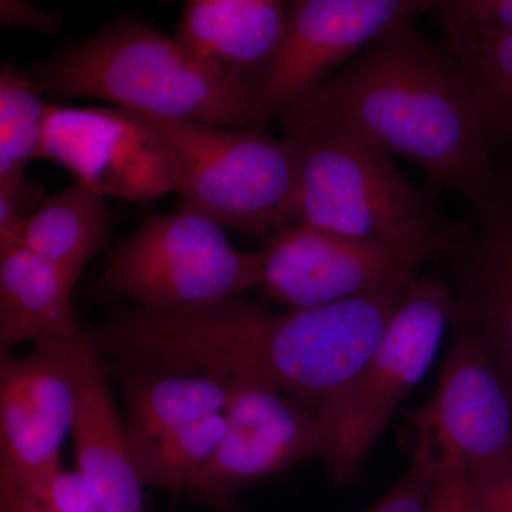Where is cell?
Listing matches in <instances>:
<instances>
[{
	"instance_id": "obj_17",
	"label": "cell",
	"mask_w": 512,
	"mask_h": 512,
	"mask_svg": "<svg viewBox=\"0 0 512 512\" xmlns=\"http://www.w3.org/2000/svg\"><path fill=\"white\" fill-rule=\"evenodd\" d=\"M76 279L18 245L0 252V353L23 342L86 335L72 305Z\"/></svg>"
},
{
	"instance_id": "obj_11",
	"label": "cell",
	"mask_w": 512,
	"mask_h": 512,
	"mask_svg": "<svg viewBox=\"0 0 512 512\" xmlns=\"http://www.w3.org/2000/svg\"><path fill=\"white\" fill-rule=\"evenodd\" d=\"M104 197L147 201L175 192L173 153L154 121L124 109L47 103L40 157Z\"/></svg>"
},
{
	"instance_id": "obj_3",
	"label": "cell",
	"mask_w": 512,
	"mask_h": 512,
	"mask_svg": "<svg viewBox=\"0 0 512 512\" xmlns=\"http://www.w3.org/2000/svg\"><path fill=\"white\" fill-rule=\"evenodd\" d=\"M23 72L59 100L90 97L158 119L261 127L251 82L140 19L111 22Z\"/></svg>"
},
{
	"instance_id": "obj_16",
	"label": "cell",
	"mask_w": 512,
	"mask_h": 512,
	"mask_svg": "<svg viewBox=\"0 0 512 512\" xmlns=\"http://www.w3.org/2000/svg\"><path fill=\"white\" fill-rule=\"evenodd\" d=\"M288 0H185L175 40L225 72L254 82L274 57Z\"/></svg>"
},
{
	"instance_id": "obj_27",
	"label": "cell",
	"mask_w": 512,
	"mask_h": 512,
	"mask_svg": "<svg viewBox=\"0 0 512 512\" xmlns=\"http://www.w3.org/2000/svg\"><path fill=\"white\" fill-rule=\"evenodd\" d=\"M470 498L467 467L437 456V470L426 512H466Z\"/></svg>"
},
{
	"instance_id": "obj_2",
	"label": "cell",
	"mask_w": 512,
	"mask_h": 512,
	"mask_svg": "<svg viewBox=\"0 0 512 512\" xmlns=\"http://www.w3.org/2000/svg\"><path fill=\"white\" fill-rule=\"evenodd\" d=\"M292 104L359 128L474 210L500 180L466 74L447 46L431 42L414 19L394 26Z\"/></svg>"
},
{
	"instance_id": "obj_31",
	"label": "cell",
	"mask_w": 512,
	"mask_h": 512,
	"mask_svg": "<svg viewBox=\"0 0 512 512\" xmlns=\"http://www.w3.org/2000/svg\"><path fill=\"white\" fill-rule=\"evenodd\" d=\"M0 512H10L8 510H2V508H0Z\"/></svg>"
},
{
	"instance_id": "obj_5",
	"label": "cell",
	"mask_w": 512,
	"mask_h": 512,
	"mask_svg": "<svg viewBox=\"0 0 512 512\" xmlns=\"http://www.w3.org/2000/svg\"><path fill=\"white\" fill-rule=\"evenodd\" d=\"M150 119L173 153L181 208L262 239L298 222V170L285 137L264 127Z\"/></svg>"
},
{
	"instance_id": "obj_20",
	"label": "cell",
	"mask_w": 512,
	"mask_h": 512,
	"mask_svg": "<svg viewBox=\"0 0 512 512\" xmlns=\"http://www.w3.org/2000/svg\"><path fill=\"white\" fill-rule=\"evenodd\" d=\"M446 42L470 83L497 167L512 168V32Z\"/></svg>"
},
{
	"instance_id": "obj_19",
	"label": "cell",
	"mask_w": 512,
	"mask_h": 512,
	"mask_svg": "<svg viewBox=\"0 0 512 512\" xmlns=\"http://www.w3.org/2000/svg\"><path fill=\"white\" fill-rule=\"evenodd\" d=\"M110 228L106 197L77 181L30 212L23 222L20 245L79 281Z\"/></svg>"
},
{
	"instance_id": "obj_7",
	"label": "cell",
	"mask_w": 512,
	"mask_h": 512,
	"mask_svg": "<svg viewBox=\"0 0 512 512\" xmlns=\"http://www.w3.org/2000/svg\"><path fill=\"white\" fill-rule=\"evenodd\" d=\"M258 281L259 252L239 251L220 225L180 208L151 215L121 242L100 286L138 308L170 309L242 295Z\"/></svg>"
},
{
	"instance_id": "obj_21",
	"label": "cell",
	"mask_w": 512,
	"mask_h": 512,
	"mask_svg": "<svg viewBox=\"0 0 512 512\" xmlns=\"http://www.w3.org/2000/svg\"><path fill=\"white\" fill-rule=\"evenodd\" d=\"M32 79L13 66L0 72V194L25 195L23 173L40 157L47 103Z\"/></svg>"
},
{
	"instance_id": "obj_26",
	"label": "cell",
	"mask_w": 512,
	"mask_h": 512,
	"mask_svg": "<svg viewBox=\"0 0 512 512\" xmlns=\"http://www.w3.org/2000/svg\"><path fill=\"white\" fill-rule=\"evenodd\" d=\"M5 510V508H2ZM9 511V510H8ZM12 512V511H10ZM20 512H106L79 471H63L42 498Z\"/></svg>"
},
{
	"instance_id": "obj_24",
	"label": "cell",
	"mask_w": 512,
	"mask_h": 512,
	"mask_svg": "<svg viewBox=\"0 0 512 512\" xmlns=\"http://www.w3.org/2000/svg\"><path fill=\"white\" fill-rule=\"evenodd\" d=\"M419 433L412 463L402 480L380 503L367 512H426L437 470V451L433 439L423 427Z\"/></svg>"
},
{
	"instance_id": "obj_12",
	"label": "cell",
	"mask_w": 512,
	"mask_h": 512,
	"mask_svg": "<svg viewBox=\"0 0 512 512\" xmlns=\"http://www.w3.org/2000/svg\"><path fill=\"white\" fill-rule=\"evenodd\" d=\"M258 288L289 309L357 298L416 276L430 256L414 249L359 241L295 222L264 239Z\"/></svg>"
},
{
	"instance_id": "obj_9",
	"label": "cell",
	"mask_w": 512,
	"mask_h": 512,
	"mask_svg": "<svg viewBox=\"0 0 512 512\" xmlns=\"http://www.w3.org/2000/svg\"><path fill=\"white\" fill-rule=\"evenodd\" d=\"M225 419L220 444L185 488L192 503L232 511L248 485L325 456L326 431L316 414L264 384L231 377Z\"/></svg>"
},
{
	"instance_id": "obj_18",
	"label": "cell",
	"mask_w": 512,
	"mask_h": 512,
	"mask_svg": "<svg viewBox=\"0 0 512 512\" xmlns=\"http://www.w3.org/2000/svg\"><path fill=\"white\" fill-rule=\"evenodd\" d=\"M127 409V436L136 460L195 421L227 409L231 377L218 373L116 370Z\"/></svg>"
},
{
	"instance_id": "obj_8",
	"label": "cell",
	"mask_w": 512,
	"mask_h": 512,
	"mask_svg": "<svg viewBox=\"0 0 512 512\" xmlns=\"http://www.w3.org/2000/svg\"><path fill=\"white\" fill-rule=\"evenodd\" d=\"M79 339L37 342L25 357L2 355L0 508L25 510L62 470L60 453L77 410L74 343Z\"/></svg>"
},
{
	"instance_id": "obj_10",
	"label": "cell",
	"mask_w": 512,
	"mask_h": 512,
	"mask_svg": "<svg viewBox=\"0 0 512 512\" xmlns=\"http://www.w3.org/2000/svg\"><path fill=\"white\" fill-rule=\"evenodd\" d=\"M434 0H288L284 37L254 82L259 126Z\"/></svg>"
},
{
	"instance_id": "obj_25",
	"label": "cell",
	"mask_w": 512,
	"mask_h": 512,
	"mask_svg": "<svg viewBox=\"0 0 512 512\" xmlns=\"http://www.w3.org/2000/svg\"><path fill=\"white\" fill-rule=\"evenodd\" d=\"M471 491L498 512H512V447L467 468Z\"/></svg>"
},
{
	"instance_id": "obj_29",
	"label": "cell",
	"mask_w": 512,
	"mask_h": 512,
	"mask_svg": "<svg viewBox=\"0 0 512 512\" xmlns=\"http://www.w3.org/2000/svg\"><path fill=\"white\" fill-rule=\"evenodd\" d=\"M28 214L15 198L0 194V252L20 245L23 222Z\"/></svg>"
},
{
	"instance_id": "obj_14",
	"label": "cell",
	"mask_w": 512,
	"mask_h": 512,
	"mask_svg": "<svg viewBox=\"0 0 512 512\" xmlns=\"http://www.w3.org/2000/svg\"><path fill=\"white\" fill-rule=\"evenodd\" d=\"M498 171L493 194L476 208V228L448 251L456 261L450 288L454 319L483 345L512 399V170Z\"/></svg>"
},
{
	"instance_id": "obj_30",
	"label": "cell",
	"mask_w": 512,
	"mask_h": 512,
	"mask_svg": "<svg viewBox=\"0 0 512 512\" xmlns=\"http://www.w3.org/2000/svg\"><path fill=\"white\" fill-rule=\"evenodd\" d=\"M470 484V483H468ZM466 512H498L495 511L493 507L485 504L484 501H481L480 498L474 495L473 491H471L470 487V498H468L467 510Z\"/></svg>"
},
{
	"instance_id": "obj_22",
	"label": "cell",
	"mask_w": 512,
	"mask_h": 512,
	"mask_svg": "<svg viewBox=\"0 0 512 512\" xmlns=\"http://www.w3.org/2000/svg\"><path fill=\"white\" fill-rule=\"evenodd\" d=\"M227 427L225 412L195 421L190 427L161 441L134 460L144 485L163 488L174 495L185 488L210 460Z\"/></svg>"
},
{
	"instance_id": "obj_23",
	"label": "cell",
	"mask_w": 512,
	"mask_h": 512,
	"mask_svg": "<svg viewBox=\"0 0 512 512\" xmlns=\"http://www.w3.org/2000/svg\"><path fill=\"white\" fill-rule=\"evenodd\" d=\"M447 39L512 32V0H434Z\"/></svg>"
},
{
	"instance_id": "obj_15",
	"label": "cell",
	"mask_w": 512,
	"mask_h": 512,
	"mask_svg": "<svg viewBox=\"0 0 512 512\" xmlns=\"http://www.w3.org/2000/svg\"><path fill=\"white\" fill-rule=\"evenodd\" d=\"M77 410L73 424L77 471L106 512H144L143 488L126 423L109 382V365L89 335L74 343Z\"/></svg>"
},
{
	"instance_id": "obj_13",
	"label": "cell",
	"mask_w": 512,
	"mask_h": 512,
	"mask_svg": "<svg viewBox=\"0 0 512 512\" xmlns=\"http://www.w3.org/2000/svg\"><path fill=\"white\" fill-rule=\"evenodd\" d=\"M429 403L410 414L433 439L437 456L476 466L512 447V399L490 356L460 320Z\"/></svg>"
},
{
	"instance_id": "obj_1",
	"label": "cell",
	"mask_w": 512,
	"mask_h": 512,
	"mask_svg": "<svg viewBox=\"0 0 512 512\" xmlns=\"http://www.w3.org/2000/svg\"><path fill=\"white\" fill-rule=\"evenodd\" d=\"M410 279L282 313L242 295L170 309L137 308L87 333L116 370L242 377L312 410L365 366Z\"/></svg>"
},
{
	"instance_id": "obj_4",
	"label": "cell",
	"mask_w": 512,
	"mask_h": 512,
	"mask_svg": "<svg viewBox=\"0 0 512 512\" xmlns=\"http://www.w3.org/2000/svg\"><path fill=\"white\" fill-rule=\"evenodd\" d=\"M279 120L296 158L298 222L430 258L456 244V229L359 128L301 104L286 107Z\"/></svg>"
},
{
	"instance_id": "obj_28",
	"label": "cell",
	"mask_w": 512,
	"mask_h": 512,
	"mask_svg": "<svg viewBox=\"0 0 512 512\" xmlns=\"http://www.w3.org/2000/svg\"><path fill=\"white\" fill-rule=\"evenodd\" d=\"M0 23L3 28L55 35L62 28L63 18L53 10L36 5L33 0H0Z\"/></svg>"
},
{
	"instance_id": "obj_6",
	"label": "cell",
	"mask_w": 512,
	"mask_h": 512,
	"mask_svg": "<svg viewBox=\"0 0 512 512\" xmlns=\"http://www.w3.org/2000/svg\"><path fill=\"white\" fill-rule=\"evenodd\" d=\"M454 316L450 286L413 276L362 370L313 407L326 431L325 457L336 484L359 474L390 417L430 369Z\"/></svg>"
}]
</instances>
